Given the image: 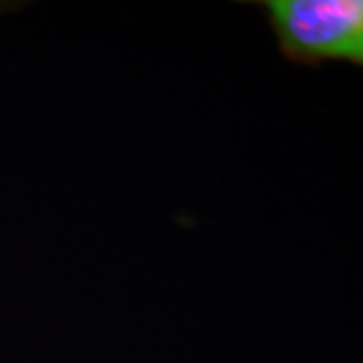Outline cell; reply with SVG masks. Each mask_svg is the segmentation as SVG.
I'll use <instances>...</instances> for the list:
<instances>
[{
	"label": "cell",
	"mask_w": 363,
	"mask_h": 363,
	"mask_svg": "<svg viewBox=\"0 0 363 363\" xmlns=\"http://www.w3.org/2000/svg\"><path fill=\"white\" fill-rule=\"evenodd\" d=\"M260 6L289 61L363 63L362 0H264Z\"/></svg>",
	"instance_id": "1"
}]
</instances>
